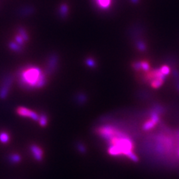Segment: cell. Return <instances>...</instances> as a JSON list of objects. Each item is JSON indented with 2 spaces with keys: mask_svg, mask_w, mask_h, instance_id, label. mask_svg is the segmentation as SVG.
I'll use <instances>...</instances> for the list:
<instances>
[{
  "mask_svg": "<svg viewBox=\"0 0 179 179\" xmlns=\"http://www.w3.org/2000/svg\"><path fill=\"white\" fill-rule=\"evenodd\" d=\"M17 76L19 86L27 90L41 88L47 82V76L41 69L31 65L21 67Z\"/></svg>",
  "mask_w": 179,
  "mask_h": 179,
  "instance_id": "obj_1",
  "label": "cell"
},
{
  "mask_svg": "<svg viewBox=\"0 0 179 179\" xmlns=\"http://www.w3.org/2000/svg\"><path fill=\"white\" fill-rule=\"evenodd\" d=\"M59 56L56 53H52L49 56L47 66L44 72L47 76H49L55 72L59 65Z\"/></svg>",
  "mask_w": 179,
  "mask_h": 179,
  "instance_id": "obj_2",
  "label": "cell"
},
{
  "mask_svg": "<svg viewBox=\"0 0 179 179\" xmlns=\"http://www.w3.org/2000/svg\"><path fill=\"white\" fill-rule=\"evenodd\" d=\"M13 77L12 75L7 74L5 76L2 83V86L0 88V98L1 99L4 100L8 97L11 84L13 83Z\"/></svg>",
  "mask_w": 179,
  "mask_h": 179,
  "instance_id": "obj_3",
  "label": "cell"
},
{
  "mask_svg": "<svg viewBox=\"0 0 179 179\" xmlns=\"http://www.w3.org/2000/svg\"><path fill=\"white\" fill-rule=\"evenodd\" d=\"M16 112L21 117L29 118L34 121H39V115L36 112H34V111L31 110V109L23 106H19L18 108H17Z\"/></svg>",
  "mask_w": 179,
  "mask_h": 179,
  "instance_id": "obj_4",
  "label": "cell"
},
{
  "mask_svg": "<svg viewBox=\"0 0 179 179\" xmlns=\"http://www.w3.org/2000/svg\"><path fill=\"white\" fill-rule=\"evenodd\" d=\"M34 12L35 8L33 5H25L17 10V15L21 17H26L33 15Z\"/></svg>",
  "mask_w": 179,
  "mask_h": 179,
  "instance_id": "obj_5",
  "label": "cell"
},
{
  "mask_svg": "<svg viewBox=\"0 0 179 179\" xmlns=\"http://www.w3.org/2000/svg\"><path fill=\"white\" fill-rule=\"evenodd\" d=\"M29 149L34 159L37 161H41L43 160V151L41 147H39L37 145H34V144H32Z\"/></svg>",
  "mask_w": 179,
  "mask_h": 179,
  "instance_id": "obj_6",
  "label": "cell"
},
{
  "mask_svg": "<svg viewBox=\"0 0 179 179\" xmlns=\"http://www.w3.org/2000/svg\"><path fill=\"white\" fill-rule=\"evenodd\" d=\"M59 14L61 18L65 19L68 14V6L66 3H62L59 10Z\"/></svg>",
  "mask_w": 179,
  "mask_h": 179,
  "instance_id": "obj_7",
  "label": "cell"
},
{
  "mask_svg": "<svg viewBox=\"0 0 179 179\" xmlns=\"http://www.w3.org/2000/svg\"><path fill=\"white\" fill-rule=\"evenodd\" d=\"M17 31L19 35L21 36L25 42H27L29 40V36L26 29L24 27H17Z\"/></svg>",
  "mask_w": 179,
  "mask_h": 179,
  "instance_id": "obj_8",
  "label": "cell"
},
{
  "mask_svg": "<svg viewBox=\"0 0 179 179\" xmlns=\"http://www.w3.org/2000/svg\"><path fill=\"white\" fill-rule=\"evenodd\" d=\"M96 5L102 9H107L110 6L112 0H94Z\"/></svg>",
  "mask_w": 179,
  "mask_h": 179,
  "instance_id": "obj_9",
  "label": "cell"
},
{
  "mask_svg": "<svg viewBox=\"0 0 179 179\" xmlns=\"http://www.w3.org/2000/svg\"><path fill=\"white\" fill-rule=\"evenodd\" d=\"M8 47L9 48V49L14 52H16V53H20L23 51V47H21V46H20L19 45H18L16 42L14 41L9 42L8 44Z\"/></svg>",
  "mask_w": 179,
  "mask_h": 179,
  "instance_id": "obj_10",
  "label": "cell"
},
{
  "mask_svg": "<svg viewBox=\"0 0 179 179\" xmlns=\"http://www.w3.org/2000/svg\"><path fill=\"white\" fill-rule=\"evenodd\" d=\"M10 140L9 134L7 131H0V143L2 144H7Z\"/></svg>",
  "mask_w": 179,
  "mask_h": 179,
  "instance_id": "obj_11",
  "label": "cell"
},
{
  "mask_svg": "<svg viewBox=\"0 0 179 179\" xmlns=\"http://www.w3.org/2000/svg\"><path fill=\"white\" fill-rule=\"evenodd\" d=\"M8 159L9 161V162L12 164H15L19 163L21 161V156L17 154V153H13V154H11L9 155Z\"/></svg>",
  "mask_w": 179,
  "mask_h": 179,
  "instance_id": "obj_12",
  "label": "cell"
},
{
  "mask_svg": "<svg viewBox=\"0 0 179 179\" xmlns=\"http://www.w3.org/2000/svg\"><path fill=\"white\" fill-rule=\"evenodd\" d=\"M39 125L41 127H46L48 124V117L47 115L42 113L41 115H39Z\"/></svg>",
  "mask_w": 179,
  "mask_h": 179,
  "instance_id": "obj_13",
  "label": "cell"
},
{
  "mask_svg": "<svg viewBox=\"0 0 179 179\" xmlns=\"http://www.w3.org/2000/svg\"><path fill=\"white\" fill-rule=\"evenodd\" d=\"M164 80H163V79L158 78H154L151 82V86L155 88H158L163 84Z\"/></svg>",
  "mask_w": 179,
  "mask_h": 179,
  "instance_id": "obj_14",
  "label": "cell"
},
{
  "mask_svg": "<svg viewBox=\"0 0 179 179\" xmlns=\"http://www.w3.org/2000/svg\"><path fill=\"white\" fill-rule=\"evenodd\" d=\"M156 124L154 121H153L152 119L149 120V122H147L145 123V124L143 125V129L145 130V131H148L150 130L151 129H152L153 128H154L155 125H156Z\"/></svg>",
  "mask_w": 179,
  "mask_h": 179,
  "instance_id": "obj_15",
  "label": "cell"
},
{
  "mask_svg": "<svg viewBox=\"0 0 179 179\" xmlns=\"http://www.w3.org/2000/svg\"><path fill=\"white\" fill-rule=\"evenodd\" d=\"M15 42L18 44V45H19L20 46H21V47H24V46L25 45V41H24V39H23V38L21 37V36H19L18 34H17V35H15Z\"/></svg>",
  "mask_w": 179,
  "mask_h": 179,
  "instance_id": "obj_16",
  "label": "cell"
},
{
  "mask_svg": "<svg viewBox=\"0 0 179 179\" xmlns=\"http://www.w3.org/2000/svg\"><path fill=\"white\" fill-rule=\"evenodd\" d=\"M141 69H143L144 71H149V65L147 62H141Z\"/></svg>",
  "mask_w": 179,
  "mask_h": 179,
  "instance_id": "obj_17",
  "label": "cell"
},
{
  "mask_svg": "<svg viewBox=\"0 0 179 179\" xmlns=\"http://www.w3.org/2000/svg\"><path fill=\"white\" fill-rule=\"evenodd\" d=\"M161 72H162L164 75H167V74H169V72H170V69L168 66H163L162 68H161Z\"/></svg>",
  "mask_w": 179,
  "mask_h": 179,
  "instance_id": "obj_18",
  "label": "cell"
},
{
  "mask_svg": "<svg viewBox=\"0 0 179 179\" xmlns=\"http://www.w3.org/2000/svg\"><path fill=\"white\" fill-rule=\"evenodd\" d=\"M86 63H87V65L90 66V67H94L95 66V62L92 60V59H89L87 61H86Z\"/></svg>",
  "mask_w": 179,
  "mask_h": 179,
  "instance_id": "obj_19",
  "label": "cell"
},
{
  "mask_svg": "<svg viewBox=\"0 0 179 179\" xmlns=\"http://www.w3.org/2000/svg\"><path fill=\"white\" fill-rule=\"evenodd\" d=\"M138 48H140V49H141V50H143L144 49H145V47L143 43H138Z\"/></svg>",
  "mask_w": 179,
  "mask_h": 179,
  "instance_id": "obj_20",
  "label": "cell"
},
{
  "mask_svg": "<svg viewBox=\"0 0 179 179\" xmlns=\"http://www.w3.org/2000/svg\"><path fill=\"white\" fill-rule=\"evenodd\" d=\"M78 101H79V102H84V101H85V96H84V95H80V96H78Z\"/></svg>",
  "mask_w": 179,
  "mask_h": 179,
  "instance_id": "obj_21",
  "label": "cell"
},
{
  "mask_svg": "<svg viewBox=\"0 0 179 179\" xmlns=\"http://www.w3.org/2000/svg\"><path fill=\"white\" fill-rule=\"evenodd\" d=\"M78 148L79 149V150L81 152H84L85 151V149H84V147H83V145H82L81 144H80V145H78Z\"/></svg>",
  "mask_w": 179,
  "mask_h": 179,
  "instance_id": "obj_22",
  "label": "cell"
},
{
  "mask_svg": "<svg viewBox=\"0 0 179 179\" xmlns=\"http://www.w3.org/2000/svg\"><path fill=\"white\" fill-rule=\"evenodd\" d=\"M178 90H179V84L178 85Z\"/></svg>",
  "mask_w": 179,
  "mask_h": 179,
  "instance_id": "obj_23",
  "label": "cell"
}]
</instances>
